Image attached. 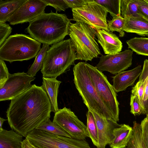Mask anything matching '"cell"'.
<instances>
[{
	"instance_id": "1",
	"label": "cell",
	"mask_w": 148,
	"mask_h": 148,
	"mask_svg": "<svg viewBox=\"0 0 148 148\" xmlns=\"http://www.w3.org/2000/svg\"><path fill=\"white\" fill-rule=\"evenodd\" d=\"M52 111L49 97L41 86L32 85L11 100L6 112L12 130L25 138L50 117Z\"/></svg>"
},
{
	"instance_id": "2",
	"label": "cell",
	"mask_w": 148,
	"mask_h": 148,
	"mask_svg": "<svg viewBox=\"0 0 148 148\" xmlns=\"http://www.w3.org/2000/svg\"><path fill=\"white\" fill-rule=\"evenodd\" d=\"M72 19L65 14L45 12L30 21L25 29L29 36L40 43L53 45L63 40L69 35Z\"/></svg>"
},
{
	"instance_id": "3",
	"label": "cell",
	"mask_w": 148,
	"mask_h": 148,
	"mask_svg": "<svg viewBox=\"0 0 148 148\" xmlns=\"http://www.w3.org/2000/svg\"><path fill=\"white\" fill-rule=\"evenodd\" d=\"M76 53L70 38L52 45L46 52L41 71L43 77L56 78L75 65Z\"/></svg>"
},
{
	"instance_id": "4",
	"label": "cell",
	"mask_w": 148,
	"mask_h": 148,
	"mask_svg": "<svg viewBox=\"0 0 148 148\" xmlns=\"http://www.w3.org/2000/svg\"><path fill=\"white\" fill-rule=\"evenodd\" d=\"M73 71L75 87L88 110L114 121L111 112L101 99L93 84L85 62H80L75 64Z\"/></svg>"
},
{
	"instance_id": "5",
	"label": "cell",
	"mask_w": 148,
	"mask_h": 148,
	"mask_svg": "<svg viewBox=\"0 0 148 148\" xmlns=\"http://www.w3.org/2000/svg\"><path fill=\"white\" fill-rule=\"evenodd\" d=\"M96 30L82 22L71 23L69 35L76 50V60L91 61L101 54L95 40Z\"/></svg>"
},
{
	"instance_id": "6",
	"label": "cell",
	"mask_w": 148,
	"mask_h": 148,
	"mask_svg": "<svg viewBox=\"0 0 148 148\" xmlns=\"http://www.w3.org/2000/svg\"><path fill=\"white\" fill-rule=\"evenodd\" d=\"M41 43L30 36L16 34L10 36L0 46V60L10 63L30 60L36 57Z\"/></svg>"
},
{
	"instance_id": "7",
	"label": "cell",
	"mask_w": 148,
	"mask_h": 148,
	"mask_svg": "<svg viewBox=\"0 0 148 148\" xmlns=\"http://www.w3.org/2000/svg\"><path fill=\"white\" fill-rule=\"evenodd\" d=\"M91 80L99 97L111 112L114 121L119 120V103L117 94L106 76L94 66L85 62Z\"/></svg>"
},
{
	"instance_id": "8",
	"label": "cell",
	"mask_w": 148,
	"mask_h": 148,
	"mask_svg": "<svg viewBox=\"0 0 148 148\" xmlns=\"http://www.w3.org/2000/svg\"><path fill=\"white\" fill-rule=\"evenodd\" d=\"M72 20L85 23L96 30L104 29L110 31L106 20L108 11L93 0H89L82 7L72 9Z\"/></svg>"
},
{
	"instance_id": "9",
	"label": "cell",
	"mask_w": 148,
	"mask_h": 148,
	"mask_svg": "<svg viewBox=\"0 0 148 148\" xmlns=\"http://www.w3.org/2000/svg\"><path fill=\"white\" fill-rule=\"evenodd\" d=\"M53 122L69 134L73 138L84 140L89 135L86 126L70 108L64 107L55 113Z\"/></svg>"
},
{
	"instance_id": "10",
	"label": "cell",
	"mask_w": 148,
	"mask_h": 148,
	"mask_svg": "<svg viewBox=\"0 0 148 148\" xmlns=\"http://www.w3.org/2000/svg\"><path fill=\"white\" fill-rule=\"evenodd\" d=\"M35 79L24 72L10 74L8 80L0 88V101L11 100L26 91Z\"/></svg>"
},
{
	"instance_id": "11",
	"label": "cell",
	"mask_w": 148,
	"mask_h": 148,
	"mask_svg": "<svg viewBox=\"0 0 148 148\" xmlns=\"http://www.w3.org/2000/svg\"><path fill=\"white\" fill-rule=\"evenodd\" d=\"M133 52L127 49L114 55H102L96 67L102 72L106 71L116 75L131 66Z\"/></svg>"
},
{
	"instance_id": "12",
	"label": "cell",
	"mask_w": 148,
	"mask_h": 148,
	"mask_svg": "<svg viewBox=\"0 0 148 148\" xmlns=\"http://www.w3.org/2000/svg\"><path fill=\"white\" fill-rule=\"evenodd\" d=\"M47 6L42 0H26L8 21L12 25L29 22L44 13Z\"/></svg>"
},
{
	"instance_id": "13",
	"label": "cell",
	"mask_w": 148,
	"mask_h": 148,
	"mask_svg": "<svg viewBox=\"0 0 148 148\" xmlns=\"http://www.w3.org/2000/svg\"><path fill=\"white\" fill-rule=\"evenodd\" d=\"M97 124L98 134V144L97 148H106L114 138L113 130L121 125L113 120L106 119L91 111Z\"/></svg>"
},
{
	"instance_id": "14",
	"label": "cell",
	"mask_w": 148,
	"mask_h": 148,
	"mask_svg": "<svg viewBox=\"0 0 148 148\" xmlns=\"http://www.w3.org/2000/svg\"><path fill=\"white\" fill-rule=\"evenodd\" d=\"M96 30L97 40L105 54L113 55L121 52L122 43L115 34L104 29Z\"/></svg>"
},
{
	"instance_id": "15",
	"label": "cell",
	"mask_w": 148,
	"mask_h": 148,
	"mask_svg": "<svg viewBox=\"0 0 148 148\" xmlns=\"http://www.w3.org/2000/svg\"><path fill=\"white\" fill-rule=\"evenodd\" d=\"M142 71L141 65L130 70L122 71L112 77V86L116 92L125 90L132 85L140 75Z\"/></svg>"
},
{
	"instance_id": "16",
	"label": "cell",
	"mask_w": 148,
	"mask_h": 148,
	"mask_svg": "<svg viewBox=\"0 0 148 148\" xmlns=\"http://www.w3.org/2000/svg\"><path fill=\"white\" fill-rule=\"evenodd\" d=\"M133 131V128L123 124L115 128L113 132L114 138L109 144L111 148H125L130 140Z\"/></svg>"
},
{
	"instance_id": "17",
	"label": "cell",
	"mask_w": 148,
	"mask_h": 148,
	"mask_svg": "<svg viewBox=\"0 0 148 148\" xmlns=\"http://www.w3.org/2000/svg\"><path fill=\"white\" fill-rule=\"evenodd\" d=\"M42 87L45 91L49 99L52 111L55 113L59 110L57 98L59 86L61 82L56 78L43 77Z\"/></svg>"
},
{
	"instance_id": "18",
	"label": "cell",
	"mask_w": 148,
	"mask_h": 148,
	"mask_svg": "<svg viewBox=\"0 0 148 148\" xmlns=\"http://www.w3.org/2000/svg\"><path fill=\"white\" fill-rule=\"evenodd\" d=\"M124 19V32L148 37V21L142 18L129 17Z\"/></svg>"
},
{
	"instance_id": "19",
	"label": "cell",
	"mask_w": 148,
	"mask_h": 148,
	"mask_svg": "<svg viewBox=\"0 0 148 148\" xmlns=\"http://www.w3.org/2000/svg\"><path fill=\"white\" fill-rule=\"evenodd\" d=\"M23 136L12 130L0 131V148H21Z\"/></svg>"
},
{
	"instance_id": "20",
	"label": "cell",
	"mask_w": 148,
	"mask_h": 148,
	"mask_svg": "<svg viewBox=\"0 0 148 148\" xmlns=\"http://www.w3.org/2000/svg\"><path fill=\"white\" fill-rule=\"evenodd\" d=\"M26 0H0V23H5Z\"/></svg>"
},
{
	"instance_id": "21",
	"label": "cell",
	"mask_w": 148,
	"mask_h": 148,
	"mask_svg": "<svg viewBox=\"0 0 148 148\" xmlns=\"http://www.w3.org/2000/svg\"><path fill=\"white\" fill-rule=\"evenodd\" d=\"M139 0H121V11L124 18L134 17L143 18L139 10Z\"/></svg>"
},
{
	"instance_id": "22",
	"label": "cell",
	"mask_w": 148,
	"mask_h": 148,
	"mask_svg": "<svg viewBox=\"0 0 148 148\" xmlns=\"http://www.w3.org/2000/svg\"><path fill=\"white\" fill-rule=\"evenodd\" d=\"M128 48L137 54L148 56V38L134 37L126 41Z\"/></svg>"
},
{
	"instance_id": "23",
	"label": "cell",
	"mask_w": 148,
	"mask_h": 148,
	"mask_svg": "<svg viewBox=\"0 0 148 148\" xmlns=\"http://www.w3.org/2000/svg\"><path fill=\"white\" fill-rule=\"evenodd\" d=\"M49 47V45L43 44L42 48L36 56L33 63L28 69L27 73L29 75L35 76L37 72L42 69L46 52Z\"/></svg>"
},
{
	"instance_id": "24",
	"label": "cell",
	"mask_w": 148,
	"mask_h": 148,
	"mask_svg": "<svg viewBox=\"0 0 148 148\" xmlns=\"http://www.w3.org/2000/svg\"><path fill=\"white\" fill-rule=\"evenodd\" d=\"M132 128L133 131L131 138L125 148H145L140 124L134 121Z\"/></svg>"
},
{
	"instance_id": "25",
	"label": "cell",
	"mask_w": 148,
	"mask_h": 148,
	"mask_svg": "<svg viewBox=\"0 0 148 148\" xmlns=\"http://www.w3.org/2000/svg\"><path fill=\"white\" fill-rule=\"evenodd\" d=\"M36 129L54 135L72 138L69 134L59 126L51 121L50 119H47Z\"/></svg>"
},
{
	"instance_id": "26",
	"label": "cell",
	"mask_w": 148,
	"mask_h": 148,
	"mask_svg": "<svg viewBox=\"0 0 148 148\" xmlns=\"http://www.w3.org/2000/svg\"><path fill=\"white\" fill-rule=\"evenodd\" d=\"M86 128L89 137L91 140L93 144L96 146L98 144V134L96 121L92 111L90 110L86 113Z\"/></svg>"
},
{
	"instance_id": "27",
	"label": "cell",
	"mask_w": 148,
	"mask_h": 148,
	"mask_svg": "<svg viewBox=\"0 0 148 148\" xmlns=\"http://www.w3.org/2000/svg\"><path fill=\"white\" fill-rule=\"evenodd\" d=\"M104 7L114 17L121 16V0H93Z\"/></svg>"
},
{
	"instance_id": "28",
	"label": "cell",
	"mask_w": 148,
	"mask_h": 148,
	"mask_svg": "<svg viewBox=\"0 0 148 148\" xmlns=\"http://www.w3.org/2000/svg\"><path fill=\"white\" fill-rule=\"evenodd\" d=\"M108 21V28L111 32L116 31L119 33V36H124L125 33L123 28L125 25V20L122 16H117L113 17L111 20Z\"/></svg>"
},
{
	"instance_id": "29",
	"label": "cell",
	"mask_w": 148,
	"mask_h": 148,
	"mask_svg": "<svg viewBox=\"0 0 148 148\" xmlns=\"http://www.w3.org/2000/svg\"><path fill=\"white\" fill-rule=\"evenodd\" d=\"M144 80L145 89L143 98V104L145 110V114L148 113V60L144 62L142 72L140 75Z\"/></svg>"
},
{
	"instance_id": "30",
	"label": "cell",
	"mask_w": 148,
	"mask_h": 148,
	"mask_svg": "<svg viewBox=\"0 0 148 148\" xmlns=\"http://www.w3.org/2000/svg\"><path fill=\"white\" fill-rule=\"evenodd\" d=\"M130 112L134 116L145 114V110L138 97L131 94L130 97Z\"/></svg>"
},
{
	"instance_id": "31",
	"label": "cell",
	"mask_w": 148,
	"mask_h": 148,
	"mask_svg": "<svg viewBox=\"0 0 148 148\" xmlns=\"http://www.w3.org/2000/svg\"><path fill=\"white\" fill-rule=\"evenodd\" d=\"M144 89V80L142 77L140 76L138 81L135 85L132 88L131 92L132 94L138 97L144 108L143 100Z\"/></svg>"
},
{
	"instance_id": "32",
	"label": "cell",
	"mask_w": 148,
	"mask_h": 148,
	"mask_svg": "<svg viewBox=\"0 0 148 148\" xmlns=\"http://www.w3.org/2000/svg\"><path fill=\"white\" fill-rule=\"evenodd\" d=\"M47 5L53 7L56 10V12H60L62 11H65L69 6L65 0H42Z\"/></svg>"
},
{
	"instance_id": "33",
	"label": "cell",
	"mask_w": 148,
	"mask_h": 148,
	"mask_svg": "<svg viewBox=\"0 0 148 148\" xmlns=\"http://www.w3.org/2000/svg\"><path fill=\"white\" fill-rule=\"evenodd\" d=\"M12 28L8 24L0 23V46L10 36Z\"/></svg>"
},
{
	"instance_id": "34",
	"label": "cell",
	"mask_w": 148,
	"mask_h": 148,
	"mask_svg": "<svg viewBox=\"0 0 148 148\" xmlns=\"http://www.w3.org/2000/svg\"><path fill=\"white\" fill-rule=\"evenodd\" d=\"M10 74L3 60H0V88L2 87L8 79Z\"/></svg>"
},
{
	"instance_id": "35",
	"label": "cell",
	"mask_w": 148,
	"mask_h": 148,
	"mask_svg": "<svg viewBox=\"0 0 148 148\" xmlns=\"http://www.w3.org/2000/svg\"><path fill=\"white\" fill-rule=\"evenodd\" d=\"M140 125L145 148H148V119L146 117L142 121Z\"/></svg>"
},
{
	"instance_id": "36",
	"label": "cell",
	"mask_w": 148,
	"mask_h": 148,
	"mask_svg": "<svg viewBox=\"0 0 148 148\" xmlns=\"http://www.w3.org/2000/svg\"><path fill=\"white\" fill-rule=\"evenodd\" d=\"M139 0V11L143 17L148 21V0Z\"/></svg>"
},
{
	"instance_id": "37",
	"label": "cell",
	"mask_w": 148,
	"mask_h": 148,
	"mask_svg": "<svg viewBox=\"0 0 148 148\" xmlns=\"http://www.w3.org/2000/svg\"><path fill=\"white\" fill-rule=\"evenodd\" d=\"M89 0H65L69 8L72 9L82 7Z\"/></svg>"
},
{
	"instance_id": "38",
	"label": "cell",
	"mask_w": 148,
	"mask_h": 148,
	"mask_svg": "<svg viewBox=\"0 0 148 148\" xmlns=\"http://www.w3.org/2000/svg\"><path fill=\"white\" fill-rule=\"evenodd\" d=\"M21 148H38L25 138L23 140Z\"/></svg>"
},
{
	"instance_id": "39",
	"label": "cell",
	"mask_w": 148,
	"mask_h": 148,
	"mask_svg": "<svg viewBox=\"0 0 148 148\" xmlns=\"http://www.w3.org/2000/svg\"><path fill=\"white\" fill-rule=\"evenodd\" d=\"M7 120L1 117H0V131L1 130L3 129L2 126L3 122Z\"/></svg>"
},
{
	"instance_id": "40",
	"label": "cell",
	"mask_w": 148,
	"mask_h": 148,
	"mask_svg": "<svg viewBox=\"0 0 148 148\" xmlns=\"http://www.w3.org/2000/svg\"><path fill=\"white\" fill-rule=\"evenodd\" d=\"M147 116L146 117L148 119V113L146 115Z\"/></svg>"
}]
</instances>
